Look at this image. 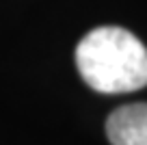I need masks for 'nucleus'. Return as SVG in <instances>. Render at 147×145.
Instances as JSON below:
<instances>
[{"instance_id": "obj_1", "label": "nucleus", "mask_w": 147, "mask_h": 145, "mask_svg": "<svg viewBox=\"0 0 147 145\" xmlns=\"http://www.w3.org/2000/svg\"><path fill=\"white\" fill-rule=\"evenodd\" d=\"M76 67L97 93L138 91L147 87V48L121 26H100L78 41Z\"/></svg>"}, {"instance_id": "obj_2", "label": "nucleus", "mask_w": 147, "mask_h": 145, "mask_svg": "<svg viewBox=\"0 0 147 145\" xmlns=\"http://www.w3.org/2000/svg\"><path fill=\"white\" fill-rule=\"evenodd\" d=\"M110 145H147V102L115 108L106 119Z\"/></svg>"}]
</instances>
